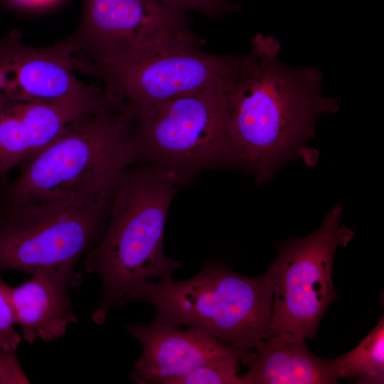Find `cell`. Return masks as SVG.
I'll use <instances>...</instances> for the list:
<instances>
[{
  "label": "cell",
  "mask_w": 384,
  "mask_h": 384,
  "mask_svg": "<svg viewBox=\"0 0 384 384\" xmlns=\"http://www.w3.org/2000/svg\"><path fill=\"white\" fill-rule=\"evenodd\" d=\"M179 173L156 164L129 171L111 201L100 239L84 256V270L97 274L103 293L92 321L102 324L141 283L171 277L181 264L164 252L166 218Z\"/></svg>",
  "instance_id": "3957f363"
},
{
  "label": "cell",
  "mask_w": 384,
  "mask_h": 384,
  "mask_svg": "<svg viewBox=\"0 0 384 384\" xmlns=\"http://www.w3.org/2000/svg\"><path fill=\"white\" fill-rule=\"evenodd\" d=\"M139 156L134 112L114 96L25 159L6 191L4 209L28 203L90 207L109 201Z\"/></svg>",
  "instance_id": "7a4b0ae2"
},
{
  "label": "cell",
  "mask_w": 384,
  "mask_h": 384,
  "mask_svg": "<svg viewBox=\"0 0 384 384\" xmlns=\"http://www.w3.org/2000/svg\"><path fill=\"white\" fill-rule=\"evenodd\" d=\"M342 208L334 206L321 227L277 247L267 272L274 284L267 336L280 331L314 338L319 324L336 295L332 282L336 250L346 247L353 232L341 225Z\"/></svg>",
  "instance_id": "52a82bcc"
},
{
  "label": "cell",
  "mask_w": 384,
  "mask_h": 384,
  "mask_svg": "<svg viewBox=\"0 0 384 384\" xmlns=\"http://www.w3.org/2000/svg\"><path fill=\"white\" fill-rule=\"evenodd\" d=\"M305 337L280 331L256 342L250 370L242 384H334L337 383L335 358L314 356Z\"/></svg>",
  "instance_id": "5bb4252c"
},
{
  "label": "cell",
  "mask_w": 384,
  "mask_h": 384,
  "mask_svg": "<svg viewBox=\"0 0 384 384\" xmlns=\"http://www.w3.org/2000/svg\"><path fill=\"white\" fill-rule=\"evenodd\" d=\"M110 99L0 101V178L39 151L73 120Z\"/></svg>",
  "instance_id": "7c38bea8"
},
{
  "label": "cell",
  "mask_w": 384,
  "mask_h": 384,
  "mask_svg": "<svg viewBox=\"0 0 384 384\" xmlns=\"http://www.w3.org/2000/svg\"><path fill=\"white\" fill-rule=\"evenodd\" d=\"M185 28L122 57L95 68L105 88L135 112L208 88L238 82L252 56H227L201 51Z\"/></svg>",
  "instance_id": "5b68a950"
},
{
  "label": "cell",
  "mask_w": 384,
  "mask_h": 384,
  "mask_svg": "<svg viewBox=\"0 0 384 384\" xmlns=\"http://www.w3.org/2000/svg\"><path fill=\"white\" fill-rule=\"evenodd\" d=\"M338 378L359 377L358 383L384 381V319L351 351L335 358Z\"/></svg>",
  "instance_id": "9a60e30c"
},
{
  "label": "cell",
  "mask_w": 384,
  "mask_h": 384,
  "mask_svg": "<svg viewBox=\"0 0 384 384\" xmlns=\"http://www.w3.org/2000/svg\"><path fill=\"white\" fill-rule=\"evenodd\" d=\"M142 346L130 378L138 384H169L208 363L235 355L245 357L225 342L199 330L141 322L127 326Z\"/></svg>",
  "instance_id": "8fae6325"
},
{
  "label": "cell",
  "mask_w": 384,
  "mask_h": 384,
  "mask_svg": "<svg viewBox=\"0 0 384 384\" xmlns=\"http://www.w3.org/2000/svg\"><path fill=\"white\" fill-rule=\"evenodd\" d=\"M241 355H235L204 365L189 373L171 380L169 384H242L238 375Z\"/></svg>",
  "instance_id": "2e32d148"
},
{
  "label": "cell",
  "mask_w": 384,
  "mask_h": 384,
  "mask_svg": "<svg viewBox=\"0 0 384 384\" xmlns=\"http://www.w3.org/2000/svg\"><path fill=\"white\" fill-rule=\"evenodd\" d=\"M9 287L0 277V348L17 349L22 338L16 331Z\"/></svg>",
  "instance_id": "e0dca14e"
},
{
  "label": "cell",
  "mask_w": 384,
  "mask_h": 384,
  "mask_svg": "<svg viewBox=\"0 0 384 384\" xmlns=\"http://www.w3.org/2000/svg\"><path fill=\"white\" fill-rule=\"evenodd\" d=\"M73 53L69 37L43 48L25 44L17 31L0 38V101H63L105 96V87L87 85L75 75Z\"/></svg>",
  "instance_id": "30bf717a"
},
{
  "label": "cell",
  "mask_w": 384,
  "mask_h": 384,
  "mask_svg": "<svg viewBox=\"0 0 384 384\" xmlns=\"http://www.w3.org/2000/svg\"><path fill=\"white\" fill-rule=\"evenodd\" d=\"M174 10L184 12L196 11L210 18L235 12L240 9L238 4L225 0H158Z\"/></svg>",
  "instance_id": "ac0fdd59"
},
{
  "label": "cell",
  "mask_w": 384,
  "mask_h": 384,
  "mask_svg": "<svg viewBox=\"0 0 384 384\" xmlns=\"http://www.w3.org/2000/svg\"><path fill=\"white\" fill-rule=\"evenodd\" d=\"M187 27L184 12L158 0H83L79 28L69 37L75 71L87 74Z\"/></svg>",
  "instance_id": "9c48e42d"
},
{
  "label": "cell",
  "mask_w": 384,
  "mask_h": 384,
  "mask_svg": "<svg viewBox=\"0 0 384 384\" xmlns=\"http://www.w3.org/2000/svg\"><path fill=\"white\" fill-rule=\"evenodd\" d=\"M272 36L256 35L252 63L233 90L228 113L231 163L262 183L296 156L316 132L317 118L338 104L321 94L322 74L314 67L293 68L279 58Z\"/></svg>",
  "instance_id": "6da1fadb"
},
{
  "label": "cell",
  "mask_w": 384,
  "mask_h": 384,
  "mask_svg": "<svg viewBox=\"0 0 384 384\" xmlns=\"http://www.w3.org/2000/svg\"><path fill=\"white\" fill-rule=\"evenodd\" d=\"M20 4L30 6H39L48 5L55 0H13Z\"/></svg>",
  "instance_id": "ffe728a7"
},
{
  "label": "cell",
  "mask_w": 384,
  "mask_h": 384,
  "mask_svg": "<svg viewBox=\"0 0 384 384\" xmlns=\"http://www.w3.org/2000/svg\"><path fill=\"white\" fill-rule=\"evenodd\" d=\"M240 80L134 111L141 156L178 173L231 163L228 113Z\"/></svg>",
  "instance_id": "8992f818"
},
{
  "label": "cell",
  "mask_w": 384,
  "mask_h": 384,
  "mask_svg": "<svg viewBox=\"0 0 384 384\" xmlns=\"http://www.w3.org/2000/svg\"><path fill=\"white\" fill-rule=\"evenodd\" d=\"M273 294L267 271L250 277L208 262L186 280L169 277L145 281L132 290L125 304L149 303L156 309L152 322L205 332L242 353L250 365L256 342L267 335Z\"/></svg>",
  "instance_id": "277c9868"
},
{
  "label": "cell",
  "mask_w": 384,
  "mask_h": 384,
  "mask_svg": "<svg viewBox=\"0 0 384 384\" xmlns=\"http://www.w3.org/2000/svg\"><path fill=\"white\" fill-rule=\"evenodd\" d=\"M111 201L90 207L28 203L0 210V270L75 266L102 237Z\"/></svg>",
  "instance_id": "ba28073f"
},
{
  "label": "cell",
  "mask_w": 384,
  "mask_h": 384,
  "mask_svg": "<svg viewBox=\"0 0 384 384\" xmlns=\"http://www.w3.org/2000/svg\"><path fill=\"white\" fill-rule=\"evenodd\" d=\"M74 267L62 265L38 269L17 287H9L16 325L22 340L51 342L62 337L78 317L69 295L82 282Z\"/></svg>",
  "instance_id": "4fadbf2b"
},
{
  "label": "cell",
  "mask_w": 384,
  "mask_h": 384,
  "mask_svg": "<svg viewBox=\"0 0 384 384\" xmlns=\"http://www.w3.org/2000/svg\"><path fill=\"white\" fill-rule=\"evenodd\" d=\"M30 383L18 361L16 349L0 348V384Z\"/></svg>",
  "instance_id": "d6986e66"
}]
</instances>
